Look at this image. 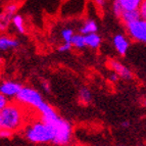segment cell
<instances>
[{
    "instance_id": "cell-1",
    "label": "cell",
    "mask_w": 146,
    "mask_h": 146,
    "mask_svg": "<svg viewBox=\"0 0 146 146\" xmlns=\"http://www.w3.org/2000/svg\"><path fill=\"white\" fill-rule=\"evenodd\" d=\"M27 108L15 101L0 110V128L11 133L24 130L27 126Z\"/></svg>"
},
{
    "instance_id": "cell-2",
    "label": "cell",
    "mask_w": 146,
    "mask_h": 146,
    "mask_svg": "<svg viewBox=\"0 0 146 146\" xmlns=\"http://www.w3.org/2000/svg\"><path fill=\"white\" fill-rule=\"evenodd\" d=\"M24 136L33 144L53 143L54 131L51 125L43 122L38 117L36 121L28 123L25 127Z\"/></svg>"
},
{
    "instance_id": "cell-3",
    "label": "cell",
    "mask_w": 146,
    "mask_h": 146,
    "mask_svg": "<svg viewBox=\"0 0 146 146\" xmlns=\"http://www.w3.org/2000/svg\"><path fill=\"white\" fill-rule=\"evenodd\" d=\"M48 124L51 125L54 131V140L52 144L56 146H66L71 142L73 136V127L70 122L61 117H58Z\"/></svg>"
},
{
    "instance_id": "cell-4",
    "label": "cell",
    "mask_w": 146,
    "mask_h": 146,
    "mask_svg": "<svg viewBox=\"0 0 146 146\" xmlns=\"http://www.w3.org/2000/svg\"><path fill=\"white\" fill-rule=\"evenodd\" d=\"M15 101L22 104L26 108L38 110L39 107L43 104L45 101L43 100L41 93L33 87L29 86H23L22 90L17 94Z\"/></svg>"
},
{
    "instance_id": "cell-5",
    "label": "cell",
    "mask_w": 146,
    "mask_h": 146,
    "mask_svg": "<svg viewBox=\"0 0 146 146\" xmlns=\"http://www.w3.org/2000/svg\"><path fill=\"white\" fill-rule=\"evenodd\" d=\"M130 39L146 45V20H140L126 26Z\"/></svg>"
},
{
    "instance_id": "cell-6",
    "label": "cell",
    "mask_w": 146,
    "mask_h": 146,
    "mask_svg": "<svg viewBox=\"0 0 146 146\" xmlns=\"http://www.w3.org/2000/svg\"><path fill=\"white\" fill-rule=\"evenodd\" d=\"M22 84L12 80L3 81L0 85V94L4 95L9 99V98H17V94L22 90Z\"/></svg>"
},
{
    "instance_id": "cell-7",
    "label": "cell",
    "mask_w": 146,
    "mask_h": 146,
    "mask_svg": "<svg viewBox=\"0 0 146 146\" xmlns=\"http://www.w3.org/2000/svg\"><path fill=\"white\" fill-rule=\"evenodd\" d=\"M17 9H19V6L15 2L9 3L4 7V10L1 13V19H0V29L2 32L6 30L8 25L12 22V19L15 17V15H17Z\"/></svg>"
},
{
    "instance_id": "cell-8",
    "label": "cell",
    "mask_w": 146,
    "mask_h": 146,
    "mask_svg": "<svg viewBox=\"0 0 146 146\" xmlns=\"http://www.w3.org/2000/svg\"><path fill=\"white\" fill-rule=\"evenodd\" d=\"M85 0H68L63 5V15L66 17H74L75 15H79L84 9Z\"/></svg>"
},
{
    "instance_id": "cell-9",
    "label": "cell",
    "mask_w": 146,
    "mask_h": 146,
    "mask_svg": "<svg viewBox=\"0 0 146 146\" xmlns=\"http://www.w3.org/2000/svg\"><path fill=\"white\" fill-rule=\"evenodd\" d=\"M37 112H38V117L45 123H50L59 117L55 110L47 102H44L39 107V110H37Z\"/></svg>"
},
{
    "instance_id": "cell-10",
    "label": "cell",
    "mask_w": 146,
    "mask_h": 146,
    "mask_svg": "<svg viewBox=\"0 0 146 146\" xmlns=\"http://www.w3.org/2000/svg\"><path fill=\"white\" fill-rule=\"evenodd\" d=\"M108 66H110L112 72H115L119 76V78L125 79V80H130L133 77L131 70L129 68H127L125 64H123L119 60H115V59L110 60L108 61Z\"/></svg>"
},
{
    "instance_id": "cell-11",
    "label": "cell",
    "mask_w": 146,
    "mask_h": 146,
    "mask_svg": "<svg viewBox=\"0 0 146 146\" xmlns=\"http://www.w3.org/2000/svg\"><path fill=\"white\" fill-rule=\"evenodd\" d=\"M112 44L117 53L121 56H125L129 50L130 40L124 34H117L112 38Z\"/></svg>"
},
{
    "instance_id": "cell-12",
    "label": "cell",
    "mask_w": 146,
    "mask_h": 146,
    "mask_svg": "<svg viewBox=\"0 0 146 146\" xmlns=\"http://www.w3.org/2000/svg\"><path fill=\"white\" fill-rule=\"evenodd\" d=\"M20 46L19 40L13 38V37L3 35L0 38V50L1 51H8V50H13Z\"/></svg>"
},
{
    "instance_id": "cell-13",
    "label": "cell",
    "mask_w": 146,
    "mask_h": 146,
    "mask_svg": "<svg viewBox=\"0 0 146 146\" xmlns=\"http://www.w3.org/2000/svg\"><path fill=\"white\" fill-rule=\"evenodd\" d=\"M141 17H140V12L138 10H124L119 17V20L123 24L125 25V27L128 26V25L132 24V23L136 22V21L140 20Z\"/></svg>"
},
{
    "instance_id": "cell-14",
    "label": "cell",
    "mask_w": 146,
    "mask_h": 146,
    "mask_svg": "<svg viewBox=\"0 0 146 146\" xmlns=\"http://www.w3.org/2000/svg\"><path fill=\"white\" fill-rule=\"evenodd\" d=\"M98 31V25L96 23V21L92 20V19H88L85 22L83 23V25L81 26L80 32L81 34L83 35H89V34H93V33H97Z\"/></svg>"
},
{
    "instance_id": "cell-15",
    "label": "cell",
    "mask_w": 146,
    "mask_h": 146,
    "mask_svg": "<svg viewBox=\"0 0 146 146\" xmlns=\"http://www.w3.org/2000/svg\"><path fill=\"white\" fill-rule=\"evenodd\" d=\"M124 10H138L143 0H115Z\"/></svg>"
},
{
    "instance_id": "cell-16",
    "label": "cell",
    "mask_w": 146,
    "mask_h": 146,
    "mask_svg": "<svg viewBox=\"0 0 146 146\" xmlns=\"http://www.w3.org/2000/svg\"><path fill=\"white\" fill-rule=\"evenodd\" d=\"M86 39V46L91 49H97L99 48L100 44H101V37L99 36L98 33H93L85 36Z\"/></svg>"
},
{
    "instance_id": "cell-17",
    "label": "cell",
    "mask_w": 146,
    "mask_h": 146,
    "mask_svg": "<svg viewBox=\"0 0 146 146\" xmlns=\"http://www.w3.org/2000/svg\"><path fill=\"white\" fill-rule=\"evenodd\" d=\"M79 101L82 104H89L92 101V93L88 88L83 87L79 90Z\"/></svg>"
},
{
    "instance_id": "cell-18",
    "label": "cell",
    "mask_w": 146,
    "mask_h": 146,
    "mask_svg": "<svg viewBox=\"0 0 146 146\" xmlns=\"http://www.w3.org/2000/svg\"><path fill=\"white\" fill-rule=\"evenodd\" d=\"M11 24L13 25V27L15 28L20 34H25L26 33V26H25V20L24 17L21 15H15V17L12 19Z\"/></svg>"
},
{
    "instance_id": "cell-19",
    "label": "cell",
    "mask_w": 146,
    "mask_h": 146,
    "mask_svg": "<svg viewBox=\"0 0 146 146\" xmlns=\"http://www.w3.org/2000/svg\"><path fill=\"white\" fill-rule=\"evenodd\" d=\"M72 45H73L74 48L77 49H83L86 47V39H85V35L81 34H75L73 40H72Z\"/></svg>"
},
{
    "instance_id": "cell-20",
    "label": "cell",
    "mask_w": 146,
    "mask_h": 146,
    "mask_svg": "<svg viewBox=\"0 0 146 146\" xmlns=\"http://www.w3.org/2000/svg\"><path fill=\"white\" fill-rule=\"evenodd\" d=\"M74 36H75V32H74L73 28H62L60 30V38L63 42H71L73 40Z\"/></svg>"
},
{
    "instance_id": "cell-21",
    "label": "cell",
    "mask_w": 146,
    "mask_h": 146,
    "mask_svg": "<svg viewBox=\"0 0 146 146\" xmlns=\"http://www.w3.org/2000/svg\"><path fill=\"white\" fill-rule=\"evenodd\" d=\"M112 11H113V13H115V17H117L119 19L121 15H122L123 11H124V9L121 7V5H119V3L115 2V1H113V4H112Z\"/></svg>"
},
{
    "instance_id": "cell-22",
    "label": "cell",
    "mask_w": 146,
    "mask_h": 146,
    "mask_svg": "<svg viewBox=\"0 0 146 146\" xmlns=\"http://www.w3.org/2000/svg\"><path fill=\"white\" fill-rule=\"evenodd\" d=\"M72 48H73V45H72L71 42H63L61 45L58 46L57 50H58L59 52H68V51H70Z\"/></svg>"
},
{
    "instance_id": "cell-23",
    "label": "cell",
    "mask_w": 146,
    "mask_h": 146,
    "mask_svg": "<svg viewBox=\"0 0 146 146\" xmlns=\"http://www.w3.org/2000/svg\"><path fill=\"white\" fill-rule=\"evenodd\" d=\"M139 12L142 20H146V0H143L139 7Z\"/></svg>"
},
{
    "instance_id": "cell-24",
    "label": "cell",
    "mask_w": 146,
    "mask_h": 146,
    "mask_svg": "<svg viewBox=\"0 0 146 146\" xmlns=\"http://www.w3.org/2000/svg\"><path fill=\"white\" fill-rule=\"evenodd\" d=\"M9 103V100H8V98L6 97V96H4V95L0 94V110H2V108H4L6 105Z\"/></svg>"
},
{
    "instance_id": "cell-25",
    "label": "cell",
    "mask_w": 146,
    "mask_h": 146,
    "mask_svg": "<svg viewBox=\"0 0 146 146\" xmlns=\"http://www.w3.org/2000/svg\"><path fill=\"white\" fill-rule=\"evenodd\" d=\"M0 135H1V138H11L12 136H13V133H11V132L9 131H6V130H1V132H0Z\"/></svg>"
},
{
    "instance_id": "cell-26",
    "label": "cell",
    "mask_w": 146,
    "mask_h": 146,
    "mask_svg": "<svg viewBox=\"0 0 146 146\" xmlns=\"http://www.w3.org/2000/svg\"><path fill=\"white\" fill-rule=\"evenodd\" d=\"M119 80V76L117 75V73H115V72H111L110 75V82H112V83H117Z\"/></svg>"
},
{
    "instance_id": "cell-27",
    "label": "cell",
    "mask_w": 146,
    "mask_h": 146,
    "mask_svg": "<svg viewBox=\"0 0 146 146\" xmlns=\"http://www.w3.org/2000/svg\"><path fill=\"white\" fill-rule=\"evenodd\" d=\"M41 87L43 88V90L45 91V92L49 93L50 92V84H49V82H47V81H43L41 83Z\"/></svg>"
},
{
    "instance_id": "cell-28",
    "label": "cell",
    "mask_w": 146,
    "mask_h": 146,
    "mask_svg": "<svg viewBox=\"0 0 146 146\" xmlns=\"http://www.w3.org/2000/svg\"><path fill=\"white\" fill-rule=\"evenodd\" d=\"M93 2L99 8H103L105 5V0H93Z\"/></svg>"
},
{
    "instance_id": "cell-29",
    "label": "cell",
    "mask_w": 146,
    "mask_h": 146,
    "mask_svg": "<svg viewBox=\"0 0 146 146\" xmlns=\"http://www.w3.org/2000/svg\"><path fill=\"white\" fill-rule=\"evenodd\" d=\"M121 126H122L123 128H128V127H130V122L129 121H125V122H123L122 124H121Z\"/></svg>"
},
{
    "instance_id": "cell-30",
    "label": "cell",
    "mask_w": 146,
    "mask_h": 146,
    "mask_svg": "<svg viewBox=\"0 0 146 146\" xmlns=\"http://www.w3.org/2000/svg\"><path fill=\"white\" fill-rule=\"evenodd\" d=\"M143 106H144V107H145V108H146V98H145V99L143 100Z\"/></svg>"
},
{
    "instance_id": "cell-31",
    "label": "cell",
    "mask_w": 146,
    "mask_h": 146,
    "mask_svg": "<svg viewBox=\"0 0 146 146\" xmlns=\"http://www.w3.org/2000/svg\"><path fill=\"white\" fill-rule=\"evenodd\" d=\"M117 146H126V145H117Z\"/></svg>"
},
{
    "instance_id": "cell-32",
    "label": "cell",
    "mask_w": 146,
    "mask_h": 146,
    "mask_svg": "<svg viewBox=\"0 0 146 146\" xmlns=\"http://www.w3.org/2000/svg\"><path fill=\"white\" fill-rule=\"evenodd\" d=\"M138 146H143V145H138Z\"/></svg>"
}]
</instances>
